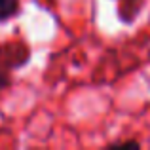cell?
<instances>
[{
	"label": "cell",
	"instance_id": "1",
	"mask_svg": "<svg viewBox=\"0 0 150 150\" xmlns=\"http://www.w3.org/2000/svg\"><path fill=\"white\" fill-rule=\"evenodd\" d=\"M29 48L23 42H8L0 48V65L6 69H15L27 63Z\"/></svg>",
	"mask_w": 150,
	"mask_h": 150
},
{
	"label": "cell",
	"instance_id": "2",
	"mask_svg": "<svg viewBox=\"0 0 150 150\" xmlns=\"http://www.w3.org/2000/svg\"><path fill=\"white\" fill-rule=\"evenodd\" d=\"M19 0H0V21L15 17L19 13Z\"/></svg>",
	"mask_w": 150,
	"mask_h": 150
},
{
	"label": "cell",
	"instance_id": "3",
	"mask_svg": "<svg viewBox=\"0 0 150 150\" xmlns=\"http://www.w3.org/2000/svg\"><path fill=\"white\" fill-rule=\"evenodd\" d=\"M11 86V74H10V69L0 65V91L8 89Z\"/></svg>",
	"mask_w": 150,
	"mask_h": 150
},
{
	"label": "cell",
	"instance_id": "4",
	"mask_svg": "<svg viewBox=\"0 0 150 150\" xmlns=\"http://www.w3.org/2000/svg\"><path fill=\"white\" fill-rule=\"evenodd\" d=\"M110 148H141V144L137 141H118V143L108 144Z\"/></svg>",
	"mask_w": 150,
	"mask_h": 150
}]
</instances>
